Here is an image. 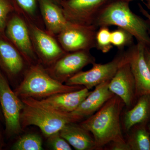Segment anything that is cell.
<instances>
[{
    "instance_id": "obj_1",
    "label": "cell",
    "mask_w": 150,
    "mask_h": 150,
    "mask_svg": "<svg viewBox=\"0 0 150 150\" xmlns=\"http://www.w3.org/2000/svg\"><path fill=\"white\" fill-rule=\"evenodd\" d=\"M125 105L114 95L100 108L80 125L93 136L96 149L111 142H124L120 116Z\"/></svg>"
},
{
    "instance_id": "obj_2",
    "label": "cell",
    "mask_w": 150,
    "mask_h": 150,
    "mask_svg": "<svg viewBox=\"0 0 150 150\" xmlns=\"http://www.w3.org/2000/svg\"><path fill=\"white\" fill-rule=\"evenodd\" d=\"M97 28L114 25L129 33L146 47L150 48L149 27L146 22L134 13L129 3L123 0H114L100 13L94 23Z\"/></svg>"
},
{
    "instance_id": "obj_3",
    "label": "cell",
    "mask_w": 150,
    "mask_h": 150,
    "mask_svg": "<svg viewBox=\"0 0 150 150\" xmlns=\"http://www.w3.org/2000/svg\"><path fill=\"white\" fill-rule=\"evenodd\" d=\"M21 99L24 103L20 115L22 129L31 125L37 126L47 138L59 132L68 123L82 120L72 112L52 109L42 104L38 99L31 98Z\"/></svg>"
},
{
    "instance_id": "obj_4",
    "label": "cell",
    "mask_w": 150,
    "mask_h": 150,
    "mask_svg": "<svg viewBox=\"0 0 150 150\" xmlns=\"http://www.w3.org/2000/svg\"><path fill=\"white\" fill-rule=\"evenodd\" d=\"M84 87L81 86L64 84L51 76L43 65L38 63L28 66L24 73L22 81L14 92L21 99L31 98L39 99L56 94L75 91Z\"/></svg>"
},
{
    "instance_id": "obj_5",
    "label": "cell",
    "mask_w": 150,
    "mask_h": 150,
    "mask_svg": "<svg viewBox=\"0 0 150 150\" xmlns=\"http://www.w3.org/2000/svg\"><path fill=\"white\" fill-rule=\"evenodd\" d=\"M126 51L119 50V53L112 61L105 64H93L91 69L80 72L65 82L69 86H83L88 90L110 81L115 75L119 67L125 62Z\"/></svg>"
},
{
    "instance_id": "obj_6",
    "label": "cell",
    "mask_w": 150,
    "mask_h": 150,
    "mask_svg": "<svg viewBox=\"0 0 150 150\" xmlns=\"http://www.w3.org/2000/svg\"><path fill=\"white\" fill-rule=\"evenodd\" d=\"M0 106L5 121L6 132L9 137L21 133V113L24 103L13 91L0 70Z\"/></svg>"
},
{
    "instance_id": "obj_7",
    "label": "cell",
    "mask_w": 150,
    "mask_h": 150,
    "mask_svg": "<svg viewBox=\"0 0 150 150\" xmlns=\"http://www.w3.org/2000/svg\"><path fill=\"white\" fill-rule=\"evenodd\" d=\"M23 17L27 25L35 54L43 66L50 67L67 53L62 48L56 37L28 19Z\"/></svg>"
},
{
    "instance_id": "obj_8",
    "label": "cell",
    "mask_w": 150,
    "mask_h": 150,
    "mask_svg": "<svg viewBox=\"0 0 150 150\" xmlns=\"http://www.w3.org/2000/svg\"><path fill=\"white\" fill-rule=\"evenodd\" d=\"M98 29L94 25H83L69 22L56 38L66 52L90 51L96 48V35Z\"/></svg>"
},
{
    "instance_id": "obj_9",
    "label": "cell",
    "mask_w": 150,
    "mask_h": 150,
    "mask_svg": "<svg viewBox=\"0 0 150 150\" xmlns=\"http://www.w3.org/2000/svg\"><path fill=\"white\" fill-rule=\"evenodd\" d=\"M114 0H62L61 6L69 22L93 25L100 13Z\"/></svg>"
},
{
    "instance_id": "obj_10",
    "label": "cell",
    "mask_w": 150,
    "mask_h": 150,
    "mask_svg": "<svg viewBox=\"0 0 150 150\" xmlns=\"http://www.w3.org/2000/svg\"><path fill=\"white\" fill-rule=\"evenodd\" d=\"M8 39L15 46L28 66L40 63L30 38L27 25L19 13H15L8 20L5 29Z\"/></svg>"
},
{
    "instance_id": "obj_11",
    "label": "cell",
    "mask_w": 150,
    "mask_h": 150,
    "mask_svg": "<svg viewBox=\"0 0 150 150\" xmlns=\"http://www.w3.org/2000/svg\"><path fill=\"white\" fill-rule=\"evenodd\" d=\"M95 62L90 51L67 52L46 69L51 76L63 83L81 71L86 66Z\"/></svg>"
},
{
    "instance_id": "obj_12",
    "label": "cell",
    "mask_w": 150,
    "mask_h": 150,
    "mask_svg": "<svg viewBox=\"0 0 150 150\" xmlns=\"http://www.w3.org/2000/svg\"><path fill=\"white\" fill-rule=\"evenodd\" d=\"M145 46L137 42L127 52V58L136 84L137 100L140 96L150 94V69L145 55Z\"/></svg>"
},
{
    "instance_id": "obj_13",
    "label": "cell",
    "mask_w": 150,
    "mask_h": 150,
    "mask_svg": "<svg viewBox=\"0 0 150 150\" xmlns=\"http://www.w3.org/2000/svg\"><path fill=\"white\" fill-rule=\"evenodd\" d=\"M110 91L117 96L130 108L136 103V84L127 58L109 81Z\"/></svg>"
},
{
    "instance_id": "obj_14",
    "label": "cell",
    "mask_w": 150,
    "mask_h": 150,
    "mask_svg": "<svg viewBox=\"0 0 150 150\" xmlns=\"http://www.w3.org/2000/svg\"><path fill=\"white\" fill-rule=\"evenodd\" d=\"M38 1L45 30L56 37L69 23L61 6L51 0H38Z\"/></svg>"
},
{
    "instance_id": "obj_15",
    "label": "cell",
    "mask_w": 150,
    "mask_h": 150,
    "mask_svg": "<svg viewBox=\"0 0 150 150\" xmlns=\"http://www.w3.org/2000/svg\"><path fill=\"white\" fill-rule=\"evenodd\" d=\"M91 92L88 89L84 87L75 91L56 94L38 100L42 104L52 109L70 113L78 108Z\"/></svg>"
},
{
    "instance_id": "obj_16",
    "label": "cell",
    "mask_w": 150,
    "mask_h": 150,
    "mask_svg": "<svg viewBox=\"0 0 150 150\" xmlns=\"http://www.w3.org/2000/svg\"><path fill=\"white\" fill-rule=\"evenodd\" d=\"M110 81H106L95 87L93 91L91 92L78 108L72 113L83 120L99 110L115 95L108 88Z\"/></svg>"
},
{
    "instance_id": "obj_17",
    "label": "cell",
    "mask_w": 150,
    "mask_h": 150,
    "mask_svg": "<svg viewBox=\"0 0 150 150\" xmlns=\"http://www.w3.org/2000/svg\"><path fill=\"white\" fill-rule=\"evenodd\" d=\"M26 64L24 58L11 42L0 37V66L4 71L11 76H16L23 72Z\"/></svg>"
},
{
    "instance_id": "obj_18",
    "label": "cell",
    "mask_w": 150,
    "mask_h": 150,
    "mask_svg": "<svg viewBox=\"0 0 150 150\" xmlns=\"http://www.w3.org/2000/svg\"><path fill=\"white\" fill-rule=\"evenodd\" d=\"M60 134L71 146L77 150L96 149L95 142L91 133L76 123L65 125Z\"/></svg>"
},
{
    "instance_id": "obj_19",
    "label": "cell",
    "mask_w": 150,
    "mask_h": 150,
    "mask_svg": "<svg viewBox=\"0 0 150 150\" xmlns=\"http://www.w3.org/2000/svg\"><path fill=\"white\" fill-rule=\"evenodd\" d=\"M150 121V94L139 97L133 107L126 111L124 116V129L129 132L135 125L149 123Z\"/></svg>"
},
{
    "instance_id": "obj_20",
    "label": "cell",
    "mask_w": 150,
    "mask_h": 150,
    "mask_svg": "<svg viewBox=\"0 0 150 150\" xmlns=\"http://www.w3.org/2000/svg\"><path fill=\"white\" fill-rule=\"evenodd\" d=\"M147 124L140 123L130 129L126 141L130 150H150V133Z\"/></svg>"
},
{
    "instance_id": "obj_21",
    "label": "cell",
    "mask_w": 150,
    "mask_h": 150,
    "mask_svg": "<svg viewBox=\"0 0 150 150\" xmlns=\"http://www.w3.org/2000/svg\"><path fill=\"white\" fill-rule=\"evenodd\" d=\"M19 7L18 13L38 26L45 29L40 13H38L36 0H16Z\"/></svg>"
},
{
    "instance_id": "obj_22",
    "label": "cell",
    "mask_w": 150,
    "mask_h": 150,
    "mask_svg": "<svg viewBox=\"0 0 150 150\" xmlns=\"http://www.w3.org/2000/svg\"><path fill=\"white\" fill-rule=\"evenodd\" d=\"M13 150H41L43 149L41 137L35 134H25L22 136L14 144Z\"/></svg>"
},
{
    "instance_id": "obj_23",
    "label": "cell",
    "mask_w": 150,
    "mask_h": 150,
    "mask_svg": "<svg viewBox=\"0 0 150 150\" xmlns=\"http://www.w3.org/2000/svg\"><path fill=\"white\" fill-rule=\"evenodd\" d=\"M110 33L108 26H101L97 30L96 48L103 54L108 53L113 48L110 40Z\"/></svg>"
},
{
    "instance_id": "obj_24",
    "label": "cell",
    "mask_w": 150,
    "mask_h": 150,
    "mask_svg": "<svg viewBox=\"0 0 150 150\" xmlns=\"http://www.w3.org/2000/svg\"><path fill=\"white\" fill-rule=\"evenodd\" d=\"M134 37L122 28H118L110 33V40L113 46L122 50L127 46H131Z\"/></svg>"
},
{
    "instance_id": "obj_25",
    "label": "cell",
    "mask_w": 150,
    "mask_h": 150,
    "mask_svg": "<svg viewBox=\"0 0 150 150\" xmlns=\"http://www.w3.org/2000/svg\"><path fill=\"white\" fill-rule=\"evenodd\" d=\"M48 143L50 147L54 150H71V145L59 132H56L48 137Z\"/></svg>"
},
{
    "instance_id": "obj_26",
    "label": "cell",
    "mask_w": 150,
    "mask_h": 150,
    "mask_svg": "<svg viewBox=\"0 0 150 150\" xmlns=\"http://www.w3.org/2000/svg\"><path fill=\"white\" fill-rule=\"evenodd\" d=\"M13 6L9 0H0V31L5 29L9 15L14 10Z\"/></svg>"
},
{
    "instance_id": "obj_27",
    "label": "cell",
    "mask_w": 150,
    "mask_h": 150,
    "mask_svg": "<svg viewBox=\"0 0 150 150\" xmlns=\"http://www.w3.org/2000/svg\"><path fill=\"white\" fill-rule=\"evenodd\" d=\"M109 149L111 150H130L126 142H111Z\"/></svg>"
},
{
    "instance_id": "obj_28",
    "label": "cell",
    "mask_w": 150,
    "mask_h": 150,
    "mask_svg": "<svg viewBox=\"0 0 150 150\" xmlns=\"http://www.w3.org/2000/svg\"><path fill=\"white\" fill-rule=\"evenodd\" d=\"M145 6H146V7L147 8L150 12V6L147 5H145ZM139 8L140 12H141V13H142V14L146 18L148 19L150 24V13L149 12V11H147L143 7V6H142L141 4H139Z\"/></svg>"
},
{
    "instance_id": "obj_29",
    "label": "cell",
    "mask_w": 150,
    "mask_h": 150,
    "mask_svg": "<svg viewBox=\"0 0 150 150\" xmlns=\"http://www.w3.org/2000/svg\"><path fill=\"white\" fill-rule=\"evenodd\" d=\"M145 55L146 60L150 69V48L145 47Z\"/></svg>"
},
{
    "instance_id": "obj_30",
    "label": "cell",
    "mask_w": 150,
    "mask_h": 150,
    "mask_svg": "<svg viewBox=\"0 0 150 150\" xmlns=\"http://www.w3.org/2000/svg\"><path fill=\"white\" fill-rule=\"evenodd\" d=\"M51 1H53V2L55 3L56 4L61 6V3H62V0H51Z\"/></svg>"
},
{
    "instance_id": "obj_31",
    "label": "cell",
    "mask_w": 150,
    "mask_h": 150,
    "mask_svg": "<svg viewBox=\"0 0 150 150\" xmlns=\"http://www.w3.org/2000/svg\"><path fill=\"white\" fill-rule=\"evenodd\" d=\"M144 3L145 5L150 6V0H146V2H144Z\"/></svg>"
},
{
    "instance_id": "obj_32",
    "label": "cell",
    "mask_w": 150,
    "mask_h": 150,
    "mask_svg": "<svg viewBox=\"0 0 150 150\" xmlns=\"http://www.w3.org/2000/svg\"><path fill=\"white\" fill-rule=\"evenodd\" d=\"M3 116L2 112L1 109V106H0V119H1Z\"/></svg>"
},
{
    "instance_id": "obj_33",
    "label": "cell",
    "mask_w": 150,
    "mask_h": 150,
    "mask_svg": "<svg viewBox=\"0 0 150 150\" xmlns=\"http://www.w3.org/2000/svg\"><path fill=\"white\" fill-rule=\"evenodd\" d=\"M123 1H125L127 2L130 3L131 2L134 1H138V0H123Z\"/></svg>"
},
{
    "instance_id": "obj_34",
    "label": "cell",
    "mask_w": 150,
    "mask_h": 150,
    "mask_svg": "<svg viewBox=\"0 0 150 150\" xmlns=\"http://www.w3.org/2000/svg\"><path fill=\"white\" fill-rule=\"evenodd\" d=\"M148 128V129H149V132L150 133V121L147 124Z\"/></svg>"
},
{
    "instance_id": "obj_35",
    "label": "cell",
    "mask_w": 150,
    "mask_h": 150,
    "mask_svg": "<svg viewBox=\"0 0 150 150\" xmlns=\"http://www.w3.org/2000/svg\"><path fill=\"white\" fill-rule=\"evenodd\" d=\"M0 147H1V142H0Z\"/></svg>"
}]
</instances>
